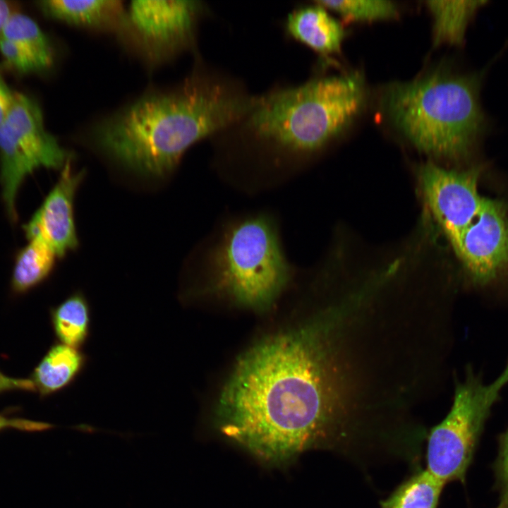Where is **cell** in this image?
Here are the masks:
<instances>
[{
  "instance_id": "1",
  "label": "cell",
  "mask_w": 508,
  "mask_h": 508,
  "mask_svg": "<svg viewBox=\"0 0 508 508\" xmlns=\"http://www.w3.org/2000/svg\"><path fill=\"white\" fill-rule=\"evenodd\" d=\"M325 329L313 322L255 345L224 388L221 432L267 464L347 440Z\"/></svg>"
},
{
  "instance_id": "2",
  "label": "cell",
  "mask_w": 508,
  "mask_h": 508,
  "mask_svg": "<svg viewBox=\"0 0 508 508\" xmlns=\"http://www.w3.org/2000/svg\"><path fill=\"white\" fill-rule=\"evenodd\" d=\"M255 99L231 80L196 72L175 89L147 93L103 120L93 138L124 167L164 175L193 144L239 122Z\"/></svg>"
},
{
  "instance_id": "3",
  "label": "cell",
  "mask_w": 508,
  "mask_h": 508,
  "mask_svg": "<svg viewBox=\"0 0 508 508\" xmlns=\"http://www.w3.org/2000/svg\"><path fill=\"white\" fill-rule=\"evenodd\" d=\"M366 98L359 72L315 78L257 97L236 126L244 141L276 165L299 162L346 130Z\"/></svg>"
},
{
  "instance_id": "4",
  "label": "cell",
  "mask_w": 508,
  "mask_h": 508,
  "mask_svg": "<svg viewBox=\"0 0 508 508\" xmlns=\"http://www.w3.org/2000/svg\"><path fill=\"white\" fill-rule=\"evenodd\" d=\"M484 74L437 71L394 83L384 92L383 107L396 130L419 151L463 158L487 130L480 102Z\"/></svg>"
},
{
  "instance_id": "5",
  "label": "cell",
  "mask_w": 508,
  "mask_h": 508,
  "mask_svg": "<svg viewBox=\"0 0 508 508\" xmlns=\"http://www.w3.org/2000/svg\"><path fill=\"white\" fill-rule=\"evenodd\" d=\"M207 265L218 289L255 307L270 303L291 274L277 226L265 214L229 226L211 249Z\"/></svg>"
},
{
  "instance_id": "6",
  "label": "cell",
  "mask_w": 508,
  "mask_h": 508,
  "mask_svg": "<svg viewBox=\"0 0 508 508\" xmlns=\"http://www.w3.org/2000/svg\"><path fill=\"white\" fill-rule=\"evenodd\" d=\"M507 384L508 362L488 384L467 370L465 378L456 385L450 411L430 433L426 454L428 471L445 483L464 480L490 410Z\"/></svg>"
},
{
  "instance_id": "7",
  "label": "cell",
  "mask_w": 508,
  "mask_h": 508,
  "mask_svg": "<svg viewBox=\"0 0 508 508\" xmlns=\"http://www.w3.org/2000/svg\"><path fill=\"white\" fill-rule=\"evenodd\" d=\"M68 152L45 128L38 103L14 92L8 114L0 126V176L4 202L15 204L24 179L40 167L58 169L70 159Z\"/></svg>"
},
{
  "instance_id": "8",
  "label": "cell",
  "mask_w": 508,
  "mask_h": 508,
  "mask_svg": "<svg viewBox=\"0 0 508 508\" xmlns=\"http://www.w3.org/2000/svg\"><path fill=\"white\" fill-rule=\"evenodd\" d=\"M480 172L479 168L456 171L432 162L419 170L426 206L454 252L484 204L478 186Z\"/></svg>"
},
{
  "instance_id": "9",
  "label": "cell",
  "mask_w": 508,
  "mask_h": 508,
  "mask_svg": "<svg viewBox=\"0 0 508 508\" xmlns=\"http://www.w3.org/2000/svg\"><path fill=\"white\" fill-rule=\"evenodd\" d=\"M202 11L198 1H133L127 27L145 53L158 61L191 44Z\"/></svg>"
},
{
  "instance_id": "10",
  "label": "cell",
  "mask_w": 508,
  "mask_h": 508,
  "mask_svg": "<svg viewBox=\"0 0 508 508\" xmlns=\"http://www.w3.org/2000/svg\"><path fill=\"white\" fill-rule=\"evenodd\" d=\"M454 253L476 284L508 274V214L502 202L485 198Z\"/></svg>"
},
{
  "instance_id": "11",
  "label": "cell",
  "mask_w": 508,
  "mask_h": 508,
  "mask_svg": "<svg viewBox=\"0 0 508 508\" xmlns=\"http://www.w3.org/2000/svg\"><path fill=\"white\" fill-rule=\"evenodd\" d=\"M83 177V172H75L72 169L68 159L64 165L56 185L24 226L29 240H42L57 257H63L78 246L73 201Z\"/></svg>"
},
{
  "instance_id": "12",
  "label": "cell",
  "mask_w": 508,
  "mask_h": 508,
  "mask_svg": "<svg viewBox=\"0 0 508 508\" xmlns=\"http://www.w3.org/2000/svg\"><path fill=\"white\" fill-rule=\"evenodd\" d=\"M289 35L327 59L340 52L346 32L327 9L315 3L291 12L286 22Z\"/></svg>"
},
{
  "instance_id": "13",
  "label": "cell",
  "mask_w": 508,
  "mask_h": 508,
  "mask_svg": "<svg viewBox=\"0 0 508 508\" xmlns=\"http://www.w3.org/2000/svg\"><path fill=\"white\" fill-rule=\"evenodd\" d=\"M38 4L47 16L67 23L95 28L127 27V13L120 1L44 0Z\"/></svg>"
},
{
  "instance_id": "14",
  "label": "cell",
  "mask_w": 508,
  "mask_h": 508,
  "mask_svg": "<svg viewBox=\"0 0 508 508\" xmlns=\"http://www.w3.org/2000/svg\"><path fill=\"white\" fill-rule=\"evenodd\" d=\"M88 358L80 349L61 343L52 346L35 370V389L43 395L71 385L85 369Z\"/></svg>"
},
{
  "instance_id": "15",
  "label": "cell",
  "mask_w": 508,
  "mask_h": 508,
  "mask_svg": "<svg viewBox=\"0 0 508 508\" xmlns=\"http://www.w3.org/2000/svg\"><path fill=\"white\" fill-rule=\"evenodd\" d=\"M486 1H427L433 18L434 45H461L469 22Z\"/></svg>"
},
{
  "instance_id": "16",
  "label": "cell",
  "mask_w": 508,
  "mask_h": 508,
  "mask_svg": "<svg viewBox=\"0 0 508 508\" xmlns=\"http://www.w3.org/2000/svg\"><path fill=\"white\" fill-rule=\"evenodd\" d=\"M56 337L63 344L80 349L90 337L91 308L85 295L77 291L52 312Z\"/></svg>"
},
{
  "instance_id": "17",
  "label": "cell",
  "mask_w": 508,
  "mask_h": 508,
  "mask_svg": "<svg viewBox=\"0 0 508 508\" xmlns=\"http://www.w3.org/2000/svg\"><path fill=\"white\" fill-rule=\"evenodd\" d=\"M17 255L12 277L14 290L25 291L43 281L52 270L54 252L41 239L33 238Z\"/></svg>"
},
{
  "instance_id": "18",
  "label": "cell",
  "mask_w": 508,
  "mask_h": 508,
  "mask_svg": "<svg viewBox=\"0 0 508 508\" xmlns=\"http://www.w3.org/2000/svg\"><path fill=\"white\" fill-rule=\"evenodd\" d=\"M1 37L21 46L41 70L52 64L53 51L49 40L39 25L28 15L18 11L13 12L5 23Z\"/></svg>"
},
{
  "instance_id": "19",
  "label": "cell",
  "mask_w": 508,
  "mask_h": 508,
  "mask_svg": "<svg viewBox=\"0 0 508 508\" xmlns=\"http://www.w3.org/2000/svg\"><path fill=\"white\" fill-rule=\"evenodd\" d=\"M445 484L426 469L399 486L382 508H437Z\"/></svg>"
},
{
  "instance_id": "20",
  "label": "cell",
  "mask_w": 508,
  "mask_h": 508,
  "mask_svg": "<svg viewBox=\"0 0 508 508\" xmlns=\"http://www.w3.org/2000/svg\"><path fill=\"white\" fill-rule=\"evenodd\" d=\"M315 3L351 22L389 20L398 16L397 4L387 0L315 1Z\"/></svg>"
},
{
  "instance_id": "21",
  "label": "cell",
  "mask_w": 508,
  "mask_h": 508,
  "mask_svg": "<svg viewBox=\"0 0 508 508\" xmlns=\"http://www.w3.org/2000/svg\"><path fill=\"white\" fill-rule=\"evenodd\" d=\"M0 54L4 62L17 72L28 73L41 70L35 60L21 46L1 36Z\"/></svg>"
},
{
  "instance_id": "22",
  "label": "cell",
  "mask_w": 508,
  "mask_h": 508,
  "mask_svg": "<svg viewBox=\"0 0 508 508\" xmlns=\"http://www.w3.org/2000/svg\"><path fill=\"white\" fill-rule=\"evenodd\" d=\"M496 470L500 498L495 508H508V429L500 439Z\"/></svg>"
},
{
  "instance_id": "23",
  "label": "cell",
  "mask_w": 508,
  "mask_h": 508,
  "mask_svg": "<svg viewBox=\"0 0 508 508\" xmlns=\"http://www.w3.org/2000/svg\"><path fill=\"white\" fill-rule=\"evenodd\" d=\"M54 427L55 425L49 423L23 418H8L0 415V430L6 428H15L22 431L40 432L50 430Z\"/></svg>"
},
{
  "instance_id": "24",
  "label": "cell",
  "mask_w": 508,
  "mask_h": 508,
  "mask_svg": "<svg viewBox=\"0 0 508 508\" xmlns=\"http://www.w3.org/2000/svg\"><path fill=\"white\" fill-rule=\"evenodd\" d=\"M11 389L35 390L32 380L8 377L0 372V392Z\"/></svg>"
},
{
  "instance_id": "25",
  "label": "cell",
  "mask_w": 508,
  "mask_h": 508,
  "mask_svg": "<svg viewBox=\"0 0 508 508\" xmlns=\"http://www.w3.org/2000/svg\"><path fill=\"white\" fill-rule=\"evenodd\" d=\"M14 92L0 76V126L5 121L12 104Z\"/></svg>"
},
{
  "instance_id": "26",
  "label": "cell",
  "mask_w": 508,
  "mask_h": 508,
  "mask_svg": "<svg viewBox=\"0 0 508 508\" xmlns=\"http://www.w3.org/2000/svg\"><path fill=\"white\" fill-rule=\"evenodd\" d=\"M16 11L17 8L12 2L0 0V36L7 19Z\"/></svg>"
}]
</instances>
